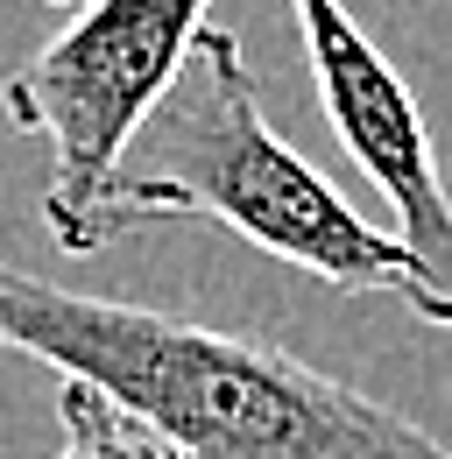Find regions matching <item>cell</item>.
Returning <instances> with one entry per match:
<instances>
[{"label":"cell","mask_w":452,"mask_h":459,"mask_svg":"<svg viewBox=\"0 0 452 459\" xmlns=\"http://www.w3.org/2000/svg\"><path fill=\"white\" fill-rule=\"evenodd\" d=\"M318 107L333 120L339 149L353 156V170L368 177L396 212V240L410 247L417 276H424V325H452V191L439 177L431 127L417 114L410 85L396 78V64L375 50V36L353 22L346 0H290Z\"/></svg>","instance_id":"4"},{"label":"cell","mask_w":452,"mask_h":459,"mask_svg":"<svg viewBox=\"0 0 452 459\" xmlns=\"http://www.w3.org/2000/svg\"><path fill=\"white\" fill-rule=\"evenodd\" d=\"M205 7L213 0H78V14L50 43L0 78L7 127L50 149L43 227L71 262L113 240V170L170 92V78L184 71L191 36L205 29Z\"/></svg>","instance_id":"3"},{"label":"cell","mask_w":452,"mask_h":459,"mask_svg":"<svg viewBox=\"0 0 452 459\" xmlns=\"http://www.w3.org/2000/svg\"><path fill=\"white\" fill-rule=\"evenodd\" d=\"M56 424H64V453L56 459H177L163 438H149L113 396L92 382H64L56 389Z\"/></svg>","instance_id":"5"},{"label":"cell","mask_w":452,"mask_h":459,"mask_svg":"<svg viewBox=\"0 0 452 459\" xmlns=\"http://www.w3.org/2000/svg\"><path fill=\"white\" fill-rule=\"evenodd\" d=\"M43 7H78V0H43Z\"/></svg>","instance_id":"6"},{"label":"cell","mask_w":452,"mask_h":459,"mask_svg":"<svg viewBox=\"0 0 452 459\" xmlns=\"http://www.w3.org/2000/svg\"><path fill=\"white\" fill-rule=\"evenodd\" d=\"M0 346L92 382L177 459H452L424 424L255 333L56 290L0 262Z\"/></svg>","instance_id":"1"},{"label":"cell","mask_w":452,"mask_h":459,"mask_svg":"<svg viewBox=\"0 0 452 459\" xmlns=\"http://www.w3.org/2000/svg\"><path fill=\"white\" fill-rule=\"evenodd\" d=\"M142 220H220L248 247L318 276L326 290H396L424 311V276L396 233H375L326 177L282 142L233 29H198L191 57L127 142L107 191V227L127 233Z\"/></svg>","instance_id":"2"}]
</instances>
